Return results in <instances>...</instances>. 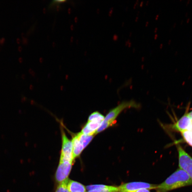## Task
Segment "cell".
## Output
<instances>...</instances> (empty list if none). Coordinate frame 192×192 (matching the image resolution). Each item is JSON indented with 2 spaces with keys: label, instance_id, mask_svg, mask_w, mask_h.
Segmentation results:
<instances>
[{
  "label": "cell",
  "instance_id": "11",
  "mask_svg": "<svg viewBox=\"0 0 192 192\" xmlns=\"http://www.w3.org/2000/svg\"><path fill=\"white\" fill-rule=\"evenodd\" d=\"M77 135L80 142L82 144L84 148H85L88 145V144L92 141L94 135H87L80 132L77 134Z\"/></svg>",
  "mask_w": 192,
  "mask_h": 192
},
{
  "label": "cell",
  "instance_id": "26",
  "mask_svg": "<svg viewBox=\"0 0 192 192\" xmlns=\"http://www.w3.org/2000/svg\"><path fill=\"white\" fill-rule=\"evenodd\" d=\"M1 49L2 47L1 46H0V51H1Z\"/></svg>",
  "mask_w": 192,
  "mask_h": 192
},
{
  "label": "cell",
  "instance_id": "7",
  "mask_svg": "<svg viewBox=\"0 0 192 192\" xmlns=\"http://www.w3.org/2000/svg\"><path fill=\"white\" fill-rule=\"evenodd\" d=\"M104 118L105 117H103L88 121L81 132L87 135H94L96 134L97 131L101 125Z\"/></svg>",
  "mask_w": 192,
  "mask_h": 192
},
{
  "label": "cell",
  "instance_id": "15",
  "mask_svg": "<svg viewBox=\"0 0 192 192\" xmlns=\"http://www.w3.org/2000/svg\"><path fill=\"white\" fill-rule=\"evenodd\" d=\"M134 192H151L150 190L146 189H140Z\"/></svg>",
  "mask_w": 192,
  "mask_h": 192
},
{
  "label": "cell",
  "instance_id": "17",
  "mask_svg": "<svg viewBox=\"0 0 192 192\" xmlns=\"http://www.w3.org/2000/svg\"><path fill=\"white\" fill-rule=\"evenodd\" d=\"M188 117L190 118V119L192 120V111L190 112L188 114Z\"/></svg>",
  "mask_w": 192,
  "mask_h": 192
},
{
  "label": "cell",
  "instance_id": "12",
  "mask_svg": "<svg viewBox=\"0 0 192 192\" xmlns=\"http://www.w3.org/2000/svg\"><path fill=\"white\" fill-rule=\"evenodd\" d=\"M87 192H119V190L118 187L107 185L102 189L91 190Z\"/></svg>",
  "mask_w": 192,
  "mask_h": 192
},
{
  "label": "cell",
  "instance_id": "18",
  "mask_svg": "<svg viewBox=\"0 0 192 192\" xmlns=\"http://www.w3.org/2000/svg\"><path fill=\"white\" fill-rule=\"evenodd\" d=\"M18 50L19 52H21L22 50V48L21 46H19L18 47Z\"/></svg>",
  "mask_w": 192,
  "mask_h": 192
},
{
  "label": "cell",
  "instance_id": "1",
  "mask_svg": "<svg viewBox=\"0 0 192 192\" xmlns=\"http://www.w3.org/2000/svg\"><path fill=\"white\" fill-rule=\"evenodd\" d=\"M192 180L185 171L180 168L167 179L155 189L156 192H168L186 186L192 185Z\"/></svg>",
  "mask_w": 192,
  "mask_h": 192
},
{
  "label": "cell",
  "instance_id": "13",
  "mask_svg": "<svg viewBox=\"0 0 192 192\" xmlns=\"http://www.w3.org/2000/svg\"><path fill=\"white\" fill-rule=\"evenodd\" d=\"M181 133L184 140L192 147V132L185 131Z\"/></svg>",
  "mask_w": 192,
  "mask_h": 192
},
{
  "label": "cell",
  "instance_id": "2",
  "mask_svg": "<svg viewBox=\"0 0 192 192\" xmlns=\"http://www.w3.org/2000/svg\"><path fill=\"white\" fill-rule=\"evenodd\" d=\"M139 105L133 101L122 102L117 107L111 109L105 117L102 124L97 131L96 134L103 131L110 126L114 125L116 122V119L122 112L128 108H137Z\"/></svg>",
  "mask_w": 192,
  "mask_h": 192
},
{
  "label": "cell",
  "instance_id": "9",
  "mask_svg": "<svg viewBox=\"0 0 192 192\" xmlns=\"http://www.w3.org/2000/svg\"><path fill=\"white\" fill-rule=\"evenodd\" d=\"M67 188L70 192H86V188L79 182L68 179Z\"/></svg>",
  "mask_w": 192,
  "mask_h": 192
},
{
  "label": "cell",
  "instance_id": "25",
  "mask_svg": "<svg viewBox=\"0 0 192 192\" xmlns=\"http://www.w3.org/2000/svg\"><path fill=\"white\" fill-rule=\"evenodd\" d=\"M183 22H184V21H183V20H182V21L181 23V24H182V23H183Z\"/></svg>",
  "mask_w": 192,
  "mask_h": 192
},
{
  "label": "cell",
  "instance_id": "10",
  "mask_svg": "<svg viewBox=\"0 0 192 192\" xmlns=\"http://www.w3.org/2000/svg\"><path fill=\"white\" fill-rule=\"evenodd\" d=\"M72 142L73 143V158L74 159H75L77 157L79 156L84 148L80 142L77 134L74 136Z\"/></svg>",
  "mask_w": 192,
  "mask_h": 192
},
{
  "label": "cell",
  "instance_id": "19",
  "mask_svg": "<svg viewBox=\"0 0 192 192\" xmlns=\"http://www.w3.org/2000/svg\"><path fill=\"white\" fill-rule=\"evenodd\" d=\"M19 61L20 63H22L23 62V58L22 57H20V58H19Z\"/></svg>",
  "mask_w": 192,
  "mask_h": 192
},
{
  "label": "cell",
  "instance_id": "22",
  "mask_svg": "<svg viewBox=\"0 0 192 192\" xmlns=\"http://www.w3.org/2000/svg\"><path fill=\"white\" fill-rule=\"evenodd\" d=\"M190 21V18H188L187 19V22L188 23L189 22V21Z\"/></svg>",
  "mask_w": 192,
  "mask_h": 192
},
{
  "label": "cell",
  "instance_id": "8",
  "mask_svg": "<svg viewBox=\"0 0 192 192\" xmlns=\"http://www.w3.org/2000/svg\"><path fill=\"white\" fill-rule=\"evenodd\" d=\"M192 121L188 117V114H185L182 116L179 120L173 125V128L181 132L188 131Z\"/></svg>",
  "mask_w": 192,
  "mask_h": 192
},
{
  "label": "cell",
  "instance_id": "21",
  "mask_svg": "<svg viewBox=\"0 0 192 192\" xmlns=\"http://www.w3.org/2000/svg\"><path fill=\"white\" fill-rule=\"evenodd\" d=\"M190 1H190V0H189V1H188L187 4H186L187 6V5L189 4Z\"/></svg>",
  "mask_w": 192,
  "mask_h": 192
},
{
  "label": "cell",
  "instance_id": "24",
  "mask_svg": "<svg viewBox=\"0 0 192 192\" xmlns=\"http://www.w3.org/2000/svg\"><path fill=\"white\" fill-rule=\"evenodd\" d=\"M188 12H187V13H186L185 15V16H188Z\"/></svg>",
  "mask_w": 192,
  "mask_h": 192
},
{
  "label": "cell",
  "instance_id": "6",
  "mask_svg": "<svg viewBox=\"0 0 192 192\" xmlns=\"http://www.w3.org/2000/svg\"><path fill=\"white\" fill-rule=\"evenodd\" d=\"M72 163L60 162L55 175L56 181L60 183L68 179L72 169Z\"/></svg>",
  "mask_w": 192,
  "mask_h": 192
},
{
  "label": "cell",
  "instance_id": "4",
  "mask_svg": "<svg viewBox=\"0 0 192 192\" xmlns=\"http://www.w3.org/2000/svg\"><path fill=\"white\" fill-rule=\"evenodd\" d=\"M179 168L187 173L192 180V157L179 145L177 147Z\"/></svg>",
  "mask_w": 192,
  "mask_h": 192
},
{
  "label": "cell",
  "instance_id": "14",
  "mask_svg": "<svg viewBox=\"0 0 192 192\" xmlns=\"http://www.w3.org/2000/svg\"><path fill=\"white\" fill-rule=\"evenodd\" d=\"M68 180V179L60 183L55 192H70L67 188Z\"/></svg>",
  "mask_w": 192,
  "mask_h": 192
},
{
  "label": "cell",
  "instance_id": "23",
  "mask_svg": "<svg viewBox=\"0 0 192 192\" xmlns=\"http://www.w3.org/2000/svg\"><path fill=\"white\" fill-rule=\"evenodd\" d=\"M21 35H22V38L24 37V34L23 33H22Z\"/></svg>",
  "mask_w": 192,
  "mask_h": 192
},
{
  "label": "cell",
  "instance_id": "20",
  "mask_svg": "<svg viewBox=\"0 0 192 192\" xmlns=\"http://www.w3.org/2000/svg\"><path fill=\"white\" fill-rule=\"evenodd\" d=\"M16 41L17 43H18V44H19L21 42V40L19 38H18L16 39Z\"/></svg>",
  "mask_w": 192,
  "mask_h": 192
},
{
  "label": "cell",
  "instance_id": "16",
  "mask_svg": "<svg viewBox=\"0 0 192 192\" xmlns=\"http://www.w3.org/2000/svg\"><path fill=\"white\" fill-rule=\"evenodd\" d=\"M5 42V39L4 37H2L0 39V44L3 45L4 44Z\"/></svg>",
  "mask_w": 192,
  "mask_h": 192
},
{
  "label": "cell",
  "instance_id": "3",
  "mask_svg": "<svg viewBox=\"0 0 192 192\" xmlns=\"http://www.w3.org/2000/svg\"><path fill=\"white\" fill-rule=\"evenodd\" d=\"M62 148L60 162H68L73 163V143L71 140L68 138L62 129Z\"/></svg>",
  "mask_w": 192,
  "mask_h": 192
},
{
  "label": "cell",
  "instance_id": "5",
  "mask_svg": "<svg viewBox=\"0 0 192 192\" xmlns=\"http://www.w3.org/2000/svg\"><path fill=\"white\" fill-rule=\"evenodd\" d=\"M158 185L142 182H128L118 187L119 192H134L140 189H155Z\"/></svg>",
  "mask_w": 192,
  "mask_h": 192
}]
</instances>
